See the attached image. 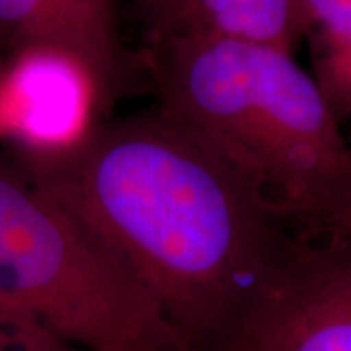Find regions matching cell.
<instances>
[{"mask_svg":"<svg viewBox=\"0 0 351 351\" xmlns=\"http://www.w3.org/2000/svg\"><path fill=\"white\" fill-rule=\"evenodd\" d=\"M18 164L137 279L186 351L230 346L295 230L160 108Z\"/></svg>","mask_w":351,"mask_h":351,"instance_id":"obj_1","label":"cell"},{"mask_svg":"<svg viewBox=\"0 0 351 351\" xmlns=\"http://www.w3.org/2000/svg\"><path fill=\"white\" fill-rule=\"evenodd\" d=\"M158 108L293 223L351 226V145L293 53L240 39H151Z\"/></svg>","mask_w":351,"mask_h":351,"instance_id":"obj_2","label":"cell"},{"mask_svg":"<svg viewBox=\"0 0 351 351\" xmlns=\"http://www.w3.org/2000/svg\"><path fill=\"white\" fill-rule=\"evenodd\" d=\"M0 306L78 351H186L149 293L49 195L0 168Z\"/></svg>","mask_w":351,"mask_h":351,"instance_id":"obj_3","label":"cell"},{"mask_svg":"<svg viewBox=\"0 0 351 351\" xmlns=\"http://www.w3.org/2000/svg\"><path fill=\"white\" fill-rule=\"evenodd\" d=\"M225 351H351V226L295 223L281 262Z\"/></svg>","mask_w":351,"mask_h":351,"instance_id":"obj_4","label":"cell"},{"mask_svg":"<svg viewBox=\"0 0 351 351\" xmlns=\"http://www.w3.org/2000/svg\"><path fill=\"white\" fill-rule=\"evenodd\" d=\"M108 112L86 64L53 49H27L0 61V138L20 154L76 147Z\"/></svg>","mask_w":351,"mask_h":351,"instance_id":"obj_5","label":"cell"},{"mask_svg":"<svg viewBox=\"0 0 351 351\" xmlns=\"http://www.w3.org/2000/svg\"><path fill=\"white\" fill-rule=\"evenodd\" d=\"M27 49L73 55L96 76L110 108L123 80L113 0H0V53Z\"/></svg>","mask_w":351,"mask_h":351,"instance_id":"obj_6","label":"cell"},{"mask_svg":"<svg viewBox=\"0 0 351 351\" xmlns=\"http://www.w3.org/2000/svg\"><path fill=\"white\" fill-rule=\"evenodd\" d=\"M178 34L240 39L293 53L304 39L302 0H191Z\"/></svg>","mask_w":351,"mask_h":351,"instance_id":"obj_7","label":"cell"},{"mask_svg":"<svg viewBox=\"0 0 351 351\" xmlns=\"http://www.w3.org/2000/svg\"><path fill=\"white\" fill-rule=\"evenodd\" d=\"M313 78L339 121L351 117V0H302Z\"/></svg>","mask_w":351,"mask_h":351,"instance_id":"obj_8","label":"cell"},{"mask_svg":"<svg viewBox=\"0 0 351 351\" xmlns=\"http://www.w3.org/2000/svg\"><path fill=\"white\" fill-rule=\"evenodd\" d=\"M0 351H78L38 322L0 306Z\"/></svg>","mask_w":351,"mask_h":351,"instance_id":"obj_9","label":"cell"},{"mask_svg":"<svg viewBox=\"0 0 351 351\" xmlns=\"http://www.w3.org/2000/svg\"><path fill=\"white\" fill-rule=\"evenodd\" d=\"M147 25L149 41L178 34L188 18L191 0H141Z\"/></svg>","mask_w":351,"mask_h":351,"instance_id":"obj_10","label":"cell"}]
</instances>
